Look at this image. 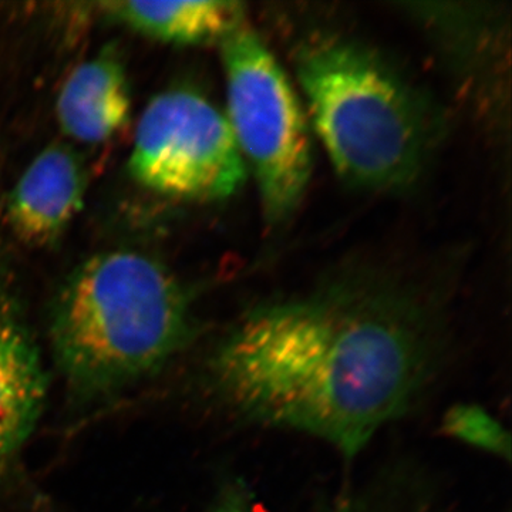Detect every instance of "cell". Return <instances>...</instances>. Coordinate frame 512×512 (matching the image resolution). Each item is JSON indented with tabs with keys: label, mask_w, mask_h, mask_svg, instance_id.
Listing matches in <instances>:
<instances>
[{
	"label": "cell",
	"mask_w": 512,
	"mask_h": 512,
	"mask_svg": "<svg viewBox=\"0 0 512 512\" xmlns=\"http://www.w3.org/2000/svg\"><path fill=\"white\" fill-rule=\"evenodd\" d=\"M427 319L397 286H329L249 313L212 356V383L248 419L312 434L353 457L430 376Z\"/></svg>",
	"instance_id": "cell-1"
},
{
	"label": "cell",
	"mask_w": 512,
	"mask_h": 512,
	"mask_svg": "<svg viewBox=\"0 0 512 512\" xmlns=\"http://www.w3.org/2000/svg\"><path fill=\"white\" fill-rule=\"evenodd\" d=\"M128 168L147 190L178 200H222L245 181L227 117L201 94L184 89L158 94L148 103Z\"/></svg>",
	"instance_id": "cell-5"
},
{
	"label": "cell",
	"mask_w": 512,
	"mask_h": 512,
	"mask_svg": "<svg viewBox=\"0 0 512 512\" xmlns=\"http://www.w3.org/2000/svg\"><path fill=\"white\" fill-rule=\"evenodd\" d=\"M86 188V168L79 154L62 143L46 147L10 192V229L29 247L53 244L82 210Z\"/></svg>",
	"instance_id": "cell-7"
},
{
	"label": "cell",
	"mask_w": 512,
	"mask_h": 512,
	"mask_svg": "<svg viewBox=\"0 0 512 512\" xmlns=\"http://www.w3.org/2000/svg\"><path fill=\"white\" fill-rule=\"evenodd\" d=\"M330 512H387L383 508L376 507V504L367 503L360 500L340 501Z\"/></svg>",
	"instance_id": "cell-12"
},
{
	"label": "cell",
	"mask_w": 512,
	"mask_h": 512,
	"mask_svg": "<svg viewBox=\"0 0 512 512\" xmlns=\"http://www.w3.org/2000/svg\"><path fill=\"white\" fill-rule=\"evenodd\" d=\"M130 107L126 67L110 47L69 74L57 97V120L67 137L100 144L124 127Z\"/></svg>",
	"instance_id": "cell-8"
},
{
	"label": "cell",
	"mask_w": 512,
	"mask_h": 512,
	"mask_svg": "<svg viewBox=\"0 0 512 512\" xmlns=\"http://www.w3.org/2000/svg\"><path fill=\"white\" fill-rule=\"evenodd\" d=\"M47 375L16 296L0 286V481L18 468L45 407Z\"/></svg>",
	"instance_id": "cell-6"
},
{
	"label": "cell",
	"mask_w": 512,
	"mask_h": 512,
	"mask_svg": "<svg viewBox=\"0 0 512 512\" xmlns=\"http://www.w3.org/2000/svg\"><path fill=\"white\" fill-rule=\"evenodd\" d=\"M192 330L190 299L178 279L133 251L87 259L50 311L56 365L86 402L153 376L185 348Z\"/></svg>",
	"instance_id": "cell-2"
},
{
	"label": "cell",
	"mask_w": 512,
	"mask_h": 512,
	"mask_svg": "<svg viewBox=\"0 0 512 512\" xmlns=\"http://www.w3.org/2000/svg\"><path fill=\"white\" fill-rule=\"evenodd\" d=\"M227 121L247 158L266 220H286L312 173L308 123L288 77L254 30L242 25L221 42Z\"/></svg>",
	"instance_id": "cell-4"
},
{
	"label": "cell",
	"mask_w": 512,
	"mask_h": 512,
	"mask_svg": "<svg viewBox=\"0 0 512 512\" xmlns=\"http://www.w3.org/2000/svg\"><path fill=\"white\" fill-rule=\"evenodd\" d=\"M110 19L161 42L180 46L220 43L244 25V6L238 2H107Z\"/></svg>",
	"instance_id": "cell-9"
},
{
	"label": "cell",
	"mask_w": 512,
	"mask_h": 512,
	"mask_svg": "<svg viewBox=\"0 0 512 512\" xmlns=\"http://www.w3.org/2000/svg\"><path fill=\"white\" fill-rule=\"evenodd\" d=\"M444 431L495 456H511L510 434L490 414L473 404L453 407L444 417Z\"/></svg>",
	"instance_id": "cell-10"
},
{
	"label": "cell",
	"mask_w": 512,
	"mask_h": 512,
	"mask_svg": "<svg viewBox=\"0 0 512 512\" xmlns=\"http://www.w3.org/2000/svg\"><path fill=\"white\" fill-rule=\"evenodd\" d=\"M295 67L313 127L348 183L400 191L419 180L437 116L383 57L355 40L322 36L299 46Z\"/></svg>",
	"instance_id": "cell-3"
},
{
	"label": "cell",
	"mask_w": 512,
	"mask_h": 512,
	"mask_svg": "<svg viewBox=\"0 0 512 512\" xmlns=\"http://www.w3.org/2000/svg\"><path fill=\"white\" fill-rule=\"evenodd\" d=\"M211 512H255L251 501L242 491L234 490L225 495Z\"/></svg>",
	"instance_id": "cell-11"
}]
</instances>
